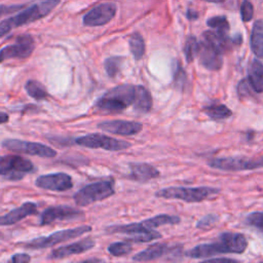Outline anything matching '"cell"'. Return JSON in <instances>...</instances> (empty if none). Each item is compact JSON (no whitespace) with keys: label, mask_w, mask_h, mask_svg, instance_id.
Returning <instances> with one entry per match:
<instances>
[{"label":"cell","mask_w":263,"mask_h":263,"mask_svg":"<svg viewBox=\"0 0 263 263\" xmlns=\"http://www.w3.org/2000/svg\"><path fill=\"white\" fill-rule=\"evenodd\" d=\"M223 51L212 42L203 39L199 42L198 58L202 67L210 71H218L223 65Z\"/></svg>","instance_id":"13"},{"label":"cell","mask_w":263,"mask_h":263,"mask_svg":"<svg viewBox=\"0 0 263 263\" xmlns=\"http://www.w3.org/2000/svg\"><path fill=\"white\" fill-rule=\"evenodd\" d=\"M25 89L31 98H33L37 101L44 100L48 97V92H47L45 86L37 80H33V79L28 80L25 84Z\"/></svg>","instance_id":"26"},{"label":"cell","mask_w":263,"mask_h":263,"mask_svg":"<svg viewBox=\"0 0 263 263\" xmlns=\"http://www.w3.org/2000/svg\"><path fill=\"white\" fill-rule=\"evenodd\" d=\"M62 0H39L24 10L0 22V38L7 35L14 28H18L48 15Z\"/></svg>","instance_id":"2"},{"label":"cell","mask_w":263,"mask_h":263,"mask_svg":"<svg viewBox=\"0 0 263 263\" xmlns=\"http://www.w3.org/2000/svg\"><path fill=\"white\" fill-rule=\"evenodd\" d=\"M206 25L210 28L216 29L217 32L222 33V34H228L229 31V23L227 18L223 15H217L209 18L206 21Z\"/></svg>","instance_id":"30"},{"label":"cell","mask_w":263,"mask_h":263,"mask_svg":"<svg viewBox=\"0 0 263 263\" xmlns=\"http://www.w3.org/2000/svg\"><path fill=\"white\" fill-rule=\"evenodd\" d=\"M159 237H161V234L159 232L155 230H150V231L129 235V237L126 238V240L129 242H147L153 239H157Z\"/></svg>","instance_id":"32"},{"label":"cell","mask_w":263,"mask_h":263,"mask_svg":"<svg viewBox=\"0 0 263 263\" xmlns=\"http://www.w3.org/2000/svg\"><path fill=\"white\" fill-rule=\"evenodd\" d=\"M76 144L91 148V149H97L101 148L104 150L108 151H120V150H125L132 146V144L127 141L123 140H117L114 138H111L109 136H106L104 134H88L82 137H79L75 140Z\"/></svg>","instance_id":"9"},{"label":"cell","mask_w":263,"mask_h":263,"mask_svg":"<svg viewBox=\"0 0 263 263\" xmlns=\"http://www.w3.org/2000/svg\"><path fill=\"white\" fill-rule=\"evenodd\" d=\"M35 48V41L29 34L20 35L12 44H8L0 49V64L9 59L29 58Z\"/></svg>","instance_id":"12"},{"label":"cell","mask_w":263,"mask_h":263,"mask_svg":"<svg viewBox=\"0 0 263 263\" xmlns=\"http://www.w3.org/2000/svg\"><path fill=\"white\" fill-rule=\"evenodd\" d=\"M91 230V226L89 225H81L75 228L70 229H64L61 231L53 232L47 236H41L38 238H35L33 240L25 242V248L32 249V250H39V249H45L48 247L55 246L58 243L64 242L66 240H69L71 238H75L78 236H81Z\"/></svg>","instance_id":"7"},{"label":"cell","mask_w":263,"mask_h":263,"mask_svg":"<svg viewBox=\"0 0 263 263\" xmlns=\"http://www.w3.org/2000/svg\"><path fill=\"white\" fill-rule=\"evenodd\" d=\"M248 247L247 237L241 233L224 232L220 234L219 240L211 243H201L185 252V256L194 259L211 258L218 254H240Z\"/></svg>","instance_id":"1"},{"label":"cell","mask_w":263,"mask_h":263,"mask_svg":"<svg viewBox=\"0 0 263 263\" xmlns=\"http://www.w3.org/2000/svg\"><path fill=\"white\" fill-rule=\"evenodd\" d=\"M31 257L28 254H14L11 258H10V262H14V263H27L30 262Z\"/></svg>","instance_id":"39"},{"label":"cell","mask_w":263,"mask_h":263,"mask_svg":"<svg viewBox=\"0 0 263 263\" xmlns=\"http://www.w3.org/2000/svg\"><path fill=\"white\" fill-rule=\"evenodd\" d=\"M248 81L255 92H263V64L253 60L248 68Z\"/></svg>","instance_id":"22"},{"label":"cell","mask_w":263,"mask_h":263,"mask_svg":"<svg viewBox=\"0 0 263 263\" xmlns=\"http://www.w3.org/2000/svg\"><path fill=\"white\" fill-rule=\"evenodd\" d=\"M2 147L14 152H21L40 157H54L57 151L47 145L35 142H28L17 139H6L2 142Z\"/></svg>","instance_id":"11"},{"label":"cell","mask_w":263,"mask_h":263,"mask_svg":"<svg viewBox=\"0 0 263 263\" xmlns=\"http://www.w3.org/2000/svg\"><path fill=\"white\" fill-rule=\"evenodd\" d=\"M24 8V5L21 4V5H16V4H13V5H4V4H1L0 5V17L5 15V14H8V13H11V12H15L16 10H20Z\"/></svg>","instance_id":"37"},{"label":"cell","mask_w":263,"mask_h":263,"mask_svg":"<svg viewBox=\"0 0 263 263\" xmlns=\"http://www.w3.org/2000/svg\"><path fill=\"white\" fill-rule=\"evenodd\" d=\"M206 261H216V262H233L235 260L233 259H229V258H215V259H211L209 258Z\"/></svg>","instance_id":"41"},{"label":"cell","mask_w":263,"mask_h":263,"mask_svg":"<svg viewBox=\"0 0 263 263\" xmlns=\"http://www.w3.org/2000/svg\"><path fill=\"white\" fill-rule=\"evenodd\" d=\"M83 217V212L68 205L49 206L40 217V225H48L55 221H71Z\"/></svg>","instance_id":"15"},{"label":"cell","mask_w":263,"mask_h":263,"mask_svg":"<svg viewBox=\"0 0 263 263\" xmlns=\"http://www.w3.org/2000/svg\"><path fill=\"white\" fill-rule=\"evenodd\" d=\"M130 174L128 179L137 182H148L160 176V172L153 165L148 163H130Z\"/></svg>","instance_id":"20"},{"label":"cell","mask_w":263,"mask_h":263,"mask_svg":"<svg viewBox=\"0 0 263 263\" xmlns=\"http://www.w3.org/2000/svg\"><path fill=\"white\" fill-rule=\"evenodd\" d=\"M35 185L45 190L66 191L73 187V181L66 173H53L39 176L35 181Z\"/></svg>","instance_id":"16"},{"label":"cell","mask_w":263,"mask_h":263,"mask_svg":"<svg viewBox=\"0 0 263 263\" xmlns=\"http://www.w3.org/2000/svg\"><path fill=\"white\" fill-rule=\"evenodd\" d=\"M98 127L104 132H108L120 136H133L140 133L143 128L142 123L129 120L115 119L100 122Z\"/></svg>","instance_id":"17"},{"label":"cell","mask_w":263,"mask_h":263,"mask_svg":"<svg viewBox=\"0 0 263 263\" xmlns=\"http://www.w3.org/2000/svg\"><path fill=\"white\" fill-rule=\"evenodd\" d=\"M180 222V218L178 216H171V215H156L152 218L144 220L140 223H132L125 225H113L106 228L108 233H122L127 235H133L141 232L150 231L153 228L162 226V225H175Z\"/></svg>","instance_id":"5"},{"label":"cell","mask_w":263,"mask_h":263,"mask_svg":"<svg viewBox=\"0 0 263 263\" xmlns=\"http://www.w3.org/2000/svg\"><path fill=\"white\" fill-rule=\"evenodd\" d=\"M137 85L122 84L105 92L96 103L97 110L103 113H119L129 105H134Z\"/></svg>","instance_id":"3"},{"label":"cell","mask_w":263,"mask_h":263,"mask_svg":"<svg viewBox=\"0 0 263 263\" xmlns=\"http://www.w3.org/2000/svg\"><path fill=\"white\" fill-rule=\"evenodd\" d=\"M218 220V217L216 215H213V214H209L206 216H204L203 218H201L197 224H196V227L199 228V229H206L209 228L210 226H212L213 224H215Z\"/></svg>","instance_id":"35"},{"label":"cell","mask_w":263,"mask_h":263,"mask_svg":"<svg viewBox=\"0 0 263 263\" xmlns=\"http://www.w3.org/2000/svg\"><path fill=\"white\" fill-rule=\"evenodd\" d=\"M114 190V181L106 180L99 181L91 184H88L81 189H79L73 196L74 201L77 205L86 206L93 202L101 201L113 195Z\"/></svg>","instance_id":"6"},{"label":"cell","mask_w":263,"mask_h":263,"mask_svg":"<svg viewBox=\"0 0 263 263\" xmlns=\"http://www.w3.org/2000/svg\"><path fill=\"white\" fill-rule=\"evenodd\" d=\"M186 15H187V17H188L189 20H195V18H197V16H198L197 12L192 11V10H187Z\"/></svg>","instance_id":"42"},{"label":"cell","mask_w":263,"mask_h":263,"mask_svg":"<svg viewBox=\"0 0 263 263\" xmlns=\"http://www.w3.org/2000/svg\"><path fill=\"white\" fill-rule=\"evenodd\" d=\"M246 223L263 232V212H254L247 216Z\"/></svg>","instance_id":"33"},{"label":"cell","mask_w":263,"mask_h":263,"mask_svg":"<svg viewBox=\"0 0 263 263\" xmlns=\"http://www.w3.org/2000/svg\"><path fill=\"white\" fill-rule=\"evenodd\" d=\"M172 248L167 243H153L149 247H147L145 250L139 252L133 257L134 261L137 262H147V261H152L155 259L160 258L164 254H166Z\"/></svg>","instance_id":"21"},{"label":"cell","mask_w":263,"mask_h":263,"mask_svg":"<svg viewBox=\"0 0 263 263\" xmlns=\"http://www.w3.org/2000/svg\"><path fill=\"white\" fill-rule=\"evenodd\" d=\"M95 246V241L89 238L86 237L84 239H81L79 241L58 248L55 250H53L50 255L48 256V259L50 260H57V259H63L72 255H76V254H81L84 253L90 249H92Z\"/></svg>","instance_id":"18"},{"label":"cell","mask_w":263,"mask_h":263,"mask_svg":"<svg viewBox=\"0 0 263 263\" xmlns=\"http://www.w3.org/2000/svg\"><path fill=\"white\" fill-rule=\"evenodd\" d=\"M116 11V4L110 2L102 3L87 11L82 17V23L86 27L104 26L115 16Z\"/></svg>","instance_id":"14"},{"label":"cell","mask_w":263,"mask_h":263,"mask_svg":"<svg viewBox=\"0 0 263 263\" xmlns=\"http://www.w3.org/2000/svg\"><path fill=\"white\" fill-rule=\"evenodd\" d=\"M35 170L34 164L18 155L0 156V176L9 181H20L26 174Z\"/></svg>","instance_id":"8"},{"label":"cell","mask_w":263,"mask_h":263,"mask_svg":"<svg viewBox=\"0 0 263 263\" xmlns=\"http://www.w3.org/2000/svg\"><path fill=\"white\" fill-rule=\"evenodd\" d=\"M9 120V115L5 112H0V124L6 123Z\"/></svg>","instance_id":"40"},{"label":"cell","mask_w":263,"mask_h":263,"mask_svg":"<svg viewBox=\"0 0 263 263\" xmlns=\"http://www.w3.org/2000/svg\"><path fill=\"white\" fill-rule=\"evenodd\" d=\"M123 63H124L123 57L116 55V57H110L106 59L104 62V68L107 75L110 78H114L115 76H117L122 68Z\"/></svg>","instance_id":"28"},{"label":"cell","mask_w":263,"mask_h":263,"mask_svg":"<svg viewBox=\"0 0 263 263\" xmlns=\"http://www.w3.org/2000/svg\"><path fill=\"white\" fill-rule=\"evenodd\" d=\"M240 16L242 22L248 23L254 16V7L249 0H243L240 5Z\"/></svg>","instance_id":"34"},{"label":"cell","mask_w":263,"mask_h":263,"mask_svg":"<svg viewBox=\"0 0 263 263\" xmlns=\"http://www.w3.org/2000/svg\"><path fill=\"white\" fill-rule=\"evenodd\" d=\"M250 45L253 53L259 58L263 59V21L257 20L252 28V33L250 37Z\"/></svg>","instance_id":"23"},{"label":"cell","mask_w":263,"mask_h":263,"mask_svg":"<svg viewBox=\"0 0 263 263\" xmlns=\"http://www.w3.org/2000/svg\"><path fill=\"white\" fill-rule=\"evenodd\" d=\"M134 107L135 110L139 113H148L152 108V97L148 89L142 85H137V93Z\"/></svg>","instance_id":"24"},{"label":"cell","mask_w":263,"mask_h":263,"mask_svg":"<svg viewBox=\"0 0 263 263\" xmlns=\"http://www.w3.org/2000/svg\"><path fill=\"white\" fill-rule=\"evenodd\" d=\"M251 90H253V88L251 87L248 79H242L239 81L238 85H237V93L240 98H245L251 95Z\"/></svg>","instance_id":"36"},{"label":"cell","mask_w":263,"mask_h":263,"mask_svg":"<svg viewBox=\"0 0 263 263\" xmlns=\"http://www.w3.org/2000/svg\"><path fill=\"white\" fill-rule=\"evenodd\" d=\"M220 189L208 186L200 187H167L158 190L155 196L166 199H180L186 202H200L217 195Z\"/></svg>","instance_id":"4"},{"label":"cell","mask_w":263,"mask_h":263,"mask_svg":"<svg viewBox=\"0 0 263 263\" xmlns=\"http://www.w3.org/2000/svg\"><path fill=\"white\" fill-rule=\"evenodd\" d=\"M37 213V205L34 202L28 201L23 203L21 206L10 211L6 215L0 216V226L13 225L23 219Z\"/></svg>","instance_id":"19"},{"label":"cell","mask_w":263,"mask_h":263,"mask_svg":"<svg viewBox=\"0 0 263 263\" xmlns=\"http://www.w3.org/2000/svg\"><path fill=\"white\" fill-rule=\"evenodd\" d=\"M174 78H175V82L178 84H182L184 85L185 82V73L182 69V67L178 64L175 66V74H174Z\"/></svg>","instance_id":"38"},{"label":"cell","mask_w":263,"mask_h":263,"mask_svg":"<svg viewBox=\"0 0 263 263\" xmlns=\"http://www.w3.org/2000/svg\"><path fill=\"white\" fill-rule=\"evenodd\" d=\"M129 50L136 61H139L143 58L145 54V41L142 37V35L138 32H135L132 34L128 40Z\"/></svg>","instance_id":"25"},{"label":"cell","mask_w":263,"mask_h":263,"mask_svg":"<svg viewBox=\"0 0 263 263\" xmlns=\"http://www.w3.org/2000/svg\"><path fill=\"white\" fill-rule=\"evenodd\" d=\"M209 165L213 168L226 172L250 171L263 167V155L257 158L247 157H224L214 158L209 161Z\"/></svg>","instance_id":"10"},{"label":"cell","mask_w":263,"mask_h":263,"mask_svg":"<svg viewBox=\"0 0 263 263\" xmlns=\"http://www.w3.org/2000/svg\"><path fill=\"white\" fill-rule=\"evenodd\" d=\"M133 248L132 245L129 243V241H117V242H113L108 247V252L115 257H120V256H124L127 255L132 252Z\"/></svg>","instance_id":"31"},{"label":"cell","mask_w":263,"mask_h":263,"mask_svg":"<svg viewBox=\"0 0 263 263\" xmlns=\"http://www.w3.org/2000/svg\"><path fill=\"white\" fill-rule=\"evenodd\" d=\"M203 112L214 120H222L232 115V111L223 104L210 105L203 108Z\"/></svg>","instance_id":"27"},{"label":"cell","mask_w":263,"mask_h":263,"mask_svg":"<svg viewBox=\"0 0 263 263\" xmlns=\"http://www.w3.org/2000/svg\"><path fill=\"white\" fill-rule=\"evenodd\" d=\"M198 48L199 42L197 41L196 37L192 35L188 36L184 45V54L187 63H191L195 59V57L198 53Z\"/></svg>","instance_id":"29"},{"label":"cell","mask_w":263,"mask_h":263,"mask_svg":"<svg viewBox=\"0 0 263 263\" xmlns=\"http://www.w3.org/2000/svg\"><path fill=\"white\" fill-rule=\"evenodd\" d=\"M209 1H213V2H220V1H223V0H209Z\"/></svg>","instance_id":"43"}]
</instances>
